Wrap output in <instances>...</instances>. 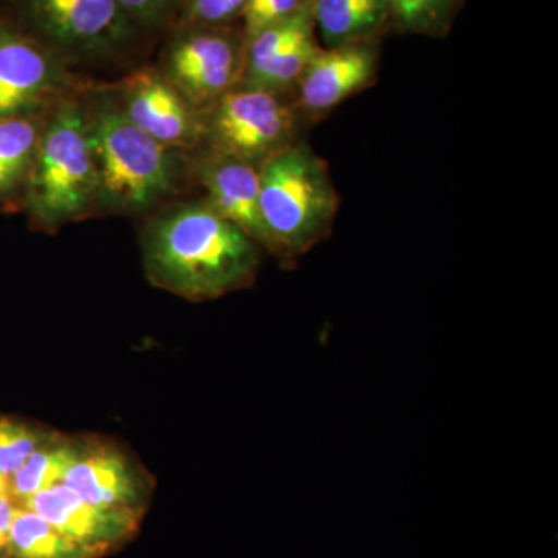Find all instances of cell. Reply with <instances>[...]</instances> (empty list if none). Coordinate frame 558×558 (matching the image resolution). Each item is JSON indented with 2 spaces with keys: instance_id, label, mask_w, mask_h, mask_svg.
Returning a JSON list of instances; mask_svg holds the SVG:
<instances>
[{
  "instance_id": "1",
  "label": "cell",
  "mask_w": 558,
  "mask_h": 558,
  "mask_svg": "<svg viewBox=\"0 0 558 558\" xmlns=\"http://www.w3.org/2000/svg\"><path fill=\"white\" fill-rule=\"evenodd\" d=\"M143 259L154 286L191 301L248 288L259 269L258 244L208 202L154 220L143 236Z\"/></svg>"
},
{
  "instance_id": "2",
  "label": "cell",
  "mask_w": 558,
  "mask_h": 558,
  "mask_svg": "<svg viewBox=\"0 0 558 558\" xmlns=\"http://www.w3.org/2000/svg\"><path fill=\"white\" fill-rule=\"evenodd\" d=\"M340 207L328 165L304 145H289L259 167V213L266 248L296 259L329 236Z\"/></svg>"
},
{
  "instance_id": "3",
  "label": "cell",
  "mask_w": 558,
  "mask_h": 558,
  "mask_svg": "<svg viewBox=\"0 0 558 558\" xmlns=\"http://www.w3.org/2000/svg\"><path fill=\"white\" fill-rule=\"evenodd\" d=\"M28 204L43 226L78 219L98 201L89 119L75 105L58 109L33 156Z\"/></svg>"
},
{
  "instance_id": "4",
  "label": "cell",
  "mask_w": 558,
  "mask_h": 558,
  "mask_svg": "<svg viewBox=\"0 0 558 558\" xmlns=\"http://www.w3.org/2000/svg\"><path fill=\"white\" fill-rule=\"evenodd\" d=\"M89 137L98 175V201L113 209L142 211L172 186L167 146L135 126L126 113L105 108L89 119Z\"/></svg>"
},
{
  "instance_id": "5",
  "label": "cell",
  "mask_w": 558,
  "mask_h": 558,
  "mask_svg": "<svg viewBox=\"0 0 558 558\" xmlns=\"http://www.w3.org/2000/svg\"><path fill=\"white\" fill-rule=\"evenodd\" d=\"M295 126V112L278 94L242 87L215 102L208 132L216 154L255 165L292 145Z\"/></svg>"
},
{
  "instance_id": "6",
  "label": "cell",
  "mask_w": 558,
  "mask_h": 558,
  "mask_svg": "<svg viewBox=\"0 0 558 558\" xmlns=\"http://www.w3.org/2000/svg\"><path fill=\"white\" fill-rule=\"evenodd\" d=\"M28 7L40 32L72 53L117 49L134 31L117 0H28Z\"/></svg>"
},
{
  "instance_id": "7",
  "label": "cell",
  "mask_w": 558,
  "mask_h": 558,
  "mask_svg": "<svg viewBox=\"0 0 558 558\" xmlns=\"http://www.w3.org/2000/svg\"><path fill=\"white\" fill-rule=\"evenodd\" d=\"M244 57L226 33H196L172 46L168 75L191 105H208L233 90L244 73Z\"/></svg>"
},
{
  "instance_id": "8",
  "label": "cell",
  "mask_w": 558,
  "mask_h": 558,
  "mask_svg": "<svg viewBox=\"0 0 558 558\" xmlns=\"http://www.w3.org/2000/svg\"><path fill=\"white\" fill-rule=\"evenodd\" d=\"M62 484L92 505L137 512L150 494L148 473L119 447L102 440H81L78 458Z\"/></svg>"
},
{
  "instance_id": "9",
  "label": "cell",
  "mask_w": 558,
  "mask_h": 558,
  "mask_svg": "<svg viewBox=\"0 0 558 558\" xmlns=\"http://www.w3.org/2000/svg\"><path fill=\"white\" fill-rule=\"evenodd\" d=\"M20 508L32 510L62 534L102 553L130 539L142 517L137 510L92 505L62 483L25 499Z\"/></svg>"
},
{
  "instance_id": "10",
  "label": "cell",
  "mask_w": 558,
  "mask_h": 558,
  "mask_svg": "<svg viewBox=\"0 0 558 558\" xmlns=\"http://www.w3.org/2000/svg\"><path fill=\"white\" fill-rule=\"evenodd\" d=\"M377 61L369 40L318 49L296 83L301 110L317 119L368 89L377 76Z\"/></svg>"
},
{
  "instance_id": "11",
  "label": "cell",
  "mask_w": 558,
  "mask_h": 558,
  "mask_svg": "<svg viewBox=\"0 0 558 558\" xmlns=\"http://www.w3.org/2000/svg\"><path fill=\"white\" fill-rule=\"evenodd\" d=\"M123 112L163 146L191 145L201 135L190 102L156 72H138L128 81Z\"/></svg>"
},
{
  "instance_id": "12",
  "label": "cell",
  "mask_w": 558,
  "mask_h": 558,
  "mask_svg": "<svg viewBox=\"0 0 558 558\" xmlns=\"http://www.w3.org/2000/svg\"><path fill=\"white\" fill-rule=\"evenodd\" d=\"M57 68L38 44L0 32V120L16 119L53 87Z\"/></svg>"
},
{
  "instance_id": "13",
  "label": "cell",
  "mask_w": 558,
  "mask_h": 558,
  "mask_svg": "<svg viewBox=\"0 0 558 558\" xmlns=\"http://www.w3.org/2000/svg\"><path fill=\"white\" fill-rule=\"evenodd\" d=\"M208 204L258 245H267L259 213V168L216 154L201 170Z\"/></svg>"
},
{
  "instance_id": "14",
  "label": "cell",
  "mask_w": 558,
  "mask_h": 558,
  "mask_svg": "<svg viewBox=\"0 0 558 558\" xmlns=\"http://www.w3.org/2000/svg\"><path fill=\"white\" fill-rule=\"evenodd\" d=\"M314 24L328 49L368 40L389 17V0H314Z\"/></svg>"
},
{
  "instance_id": "15",
  "label": "cell",
  "mask_w": 558,
  "mask_h": 558,
  "mask_svg": "<svg viewBox=\"0 0 558 558\" xmlns=\"http://www.w3.org/2000/svg\"><path fill=\"white\" fill-rule=\"evenodd\" d=\"M102 550L68 537L32 510L17 509L10 527L7 558H98Z\"/></svg>"
},
{
  "instance_id": "16",
  "label": "cell",
  "mask_w": 558,
  "mask_h": 558,
  "mask_svg": "<svg viewBox=\"0 0 558 558\" xmlns=\"http://www.w3.org/2000/svg\"><path fill=\"white\" fill-rule=\"evenodd\" d=\"M81 440L53 433L10 478V497L20 506L38 492L62 483L80 453Z\"/></svg>"
},
{
  "instance_id": "17",
  "label": "cell",
  "mask_w": 558,
  "mask_h": 558,
  "mask_svg": "<svg viewBox=\"0 0 558 558\" xmlns=\"http://www.w3.org/2000/svg\"><path fill=\"white\" fill-rule=\"evenodd\" d=\"M39 138L38 126L33 120L25 117L0 120V193L24 174Z\"/></svg>"
},
{
  "instance_id": "18",
  "label": "cell",
  "mask_w": 558,
  "mask_h": 558,
  "mask_svg": "<svg viewBox=\"0 0 558 558\" xmlns=\"http://www.w3.org/2000/svg\"><path fill=\"white\" fill-rule=\"evenodd\" d=\"M459 0H389V17L400 31L444 35L457 13Z\"/></svg>"
},
{
  "instance_id": "19",
  "label": "cell",
  "mask_w": 558,
  "mask_h": 558,
  "mask_svg": "<svg viewBox=\"0 0 558 558\" xmlns=\"http://www.w3.org/2000/svg\"><path fill=\"white\" fill-rule=\"evenodd\" d=\"M53 432H44L24 422L0 417V475L9 480Z\"/></svg>"
},
{
  "instance_id": "20",
  "label": "cell",
  "mask_w": 558,
  "mask_h": 558,
  "mask_svg": "<svg viewBox=\"0 0 558 558\" xmlns=\"http://www.w3.org/2000/svg\"><path fill=\"white\" fill-rule=\"evenodd\" d=\"M303 3V0H245L241 13L247 38L252 39L271 25L288 20Z\"/></svg>"
},
{
  "instance_id": "21",
  "label": "cell",
  "mask_w": 558,
  "mask_h": 558,
  "mask_svg": "<svg viewBox=\"0 0 558 558\" xmlns=\"http://www.w3.org/2000/svg\"><path fill=\"white\" fill-rule=\"evenodd\" d=\"M245 0H190V16L204 24H220L240 14Z\"/></svg>"
},
{
  "instance_id": "22",
  "label": "cell",
  "mask_w": 558,
  "mask_h": 558,
  "mask_svg": "<svg viewBox=\"0 0 558 558\" xmlns=\"http://www.w3.org/2000/svg\"><path fill=\"white\" fill-rule=\"evenodd\" d=\"M132 21L143 24H159L170 14L178 0H117Z\"/></svg>"
},
{
  "instance_id": "23",
  "label": "cell",
  "mask_w": 558,
  "mask_h": 558,
  "mask_svg": "<svg viewBox=\"0 0 558 558\" xmlns=\"http://www.w3.org/2000/svg\"><path fill=\"white\" fill-rule=\"evenodd\" d=\"M20 506L11 497H0V557L9 548L10 527Z\"/></svg>"
},
{
  "instance_id": "24",
  "label": "cell",
  "mask_w": 558,
  "mask_h": 558,
  "mask_svg": "<svg viewBox=\"0 0 558 558\" xmlns=\"http://www.w3.org/2000/svg\"><path fill=\"white\" fill-rule=\"evenodd\" d=\"M0 497H10V483L9 480L0 475Z\"/></svg>"
}]
</instances>
